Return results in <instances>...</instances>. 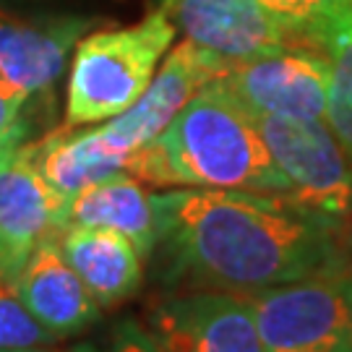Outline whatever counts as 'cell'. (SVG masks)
<instances>
[{
	"label": "cell",
	"mask_w": 352,
	"mask_h": 352,
	"mask_svg": "<svg viewBox=\"0 0 352 352\" xmlns=\"http://www.w3.org/2000/svg\"><path fill=\"white\" fill-rule=\"evenodd\" d=\"M305 45L327 50L329 39L352 21V0H258Z\"/></svg>",
	"instance_id": "obj_16"
},
{
	"label": "cell",
	"mask_w": 352,
	"mask_h": 352,
	"mask_svg": "<svg viewBox=\"0 0 352 352\" xmlns=\"http://www.w3.org/2000/svg\"><path fill=\"white\" fill-rule=\"evenodd\" d=\"M175 32L160 6L139 24L84 34L68 76L63 128L97 126L136 104L175 42Z\"/></svg>",
	"instance_id": "obj_3"
},
{
	"label": "cell",
	"mask_w": 352,
	"mask_h": 352,
	"mask_svg": "<svg viewBox=\"0 0 352 352\" xmlns=\"http://www.w3.org/2000/svg\"><path fill=\"white\" fill-rule=\"evenodd\" d=\"M58 245L102 311L128 302L144 285L146 258L115 230L68 225L58 232Z\"/></svg>",
	"instance_id": "obj_13"
},
{
	"label": "cell",
	"mask_w": 352,
	"mask_h": 352,
	"mask_svg": "<svg viewBox=\"0 0 352 352\" xmlns=\"http://www.w3.org/2000/svg\"><path fill=\"white\" fill-rule=\"evenodd\" d=\"M329 71L327 50L314 45H292L232 63L217 84L251 115L327 120Z\"/></svg>",
	"instance_id": "obj_6"
},
{
	"label": "cell",
	"mask_w": 352,
	"mask_h": 352,
	"mask_svg": "<svg viewBox=\"0 0 352 352\" xmlns=\"http://www.w3.org/2000/svg\"><path fill=\"white\" fill-rule=\"evenodd\" d=\"M19 146H21V144H16V141H6V144H0V167L11 162L13 154L19 151Z\"/></svg>",
	"instance_id": "obj_21"
},
{
	"label": "cell",
	"mask_w": 352,
	"mask_h": 352,
	"mask_svg": "<svg viewBox=\"0 0 352 352\" xmlns=\"http://www.w3.org/2000/svg\"><path fill=\"white\" fill-rule=\"evenodd\" d=\"M104 227L126 235L149 261L160 243V209L157 196L139 177L120 173L94 183L68 199L65 227Z\"/></svg>",
	"instance_id": "obj_14"
},
{
	"label": "cell",
	"mask_w": 352,
	"mask_h": 352,
	"mask_svg": "<svg viewBox=\"0 0 352 352\" xmlns=\"http://www.w3.org/2000/svg\"><path fill=\"white\" fill-rule=\"evenodd\" d=\"M154 196V253L160 279L173 289L245 295L352 264L337 230L279 196L222 188H167Z\"/></svg>",
	"instance_id": "obj_1"
},
{
	"label": "cell",
	"mask_w": 352,
	"mask_h": 352,
	"mask_svg": "<svg viewBox=\"0 0 352 352\" xmlns=\"http://www.w3.org/2000/svg\"><path fill=\"white\" fill-rule=\"evenodd\" d=\"M58 337L47 331L24 305L16 279L0 277V350H32L52 347Z\"/></svg>",
	"instance_id": "obj_18"
},
{
	"label": "cell",
	"mask_w": 352,
	"mask_h": 352,
	"mask_svg": "<svg viewBox=\"0 0 352 352\" xmlns=\"http://www.w3.org/2000/svg\"><path fill=\"white\" fill-rule=\"evenodd\" d=\"M230 65L232 60L186 39L167 55V60L149 81L146 91L136 100V104H131L126 113L104 120L102 128L107 131L118 149L133 154L157 139L186 107V102L206 84L222 78Z\"/></svg>",
	"instance_id": "obj_8"
},
{
	"label": "cell",
	"mask_w": 352,
	"mask_h": 352,
	"mask_svg": "<svg viewBox=\"0 0 352 352\" xmlns=\"http://www.w3.org/2000/svg\"><path fill=\"white\" fill-rule=\"evenodd\" d=\"M32 100L21 89H16L0 76V144L16 141L24 144L29 133V123L24 120L26 102Z\"/></svg>",
	"instance_id": "obj_20"
},
{
	"label": "cell",
	"mask_w": 352,
	"mask_h": 352,
	"mask_svg": "<svg viewBox=\"0 0 352 352\" xmlns=\"http://www.w3.org/2000/svg\"><path fill=\"white\" fill-rule=\"evenodd\" d=\"M243 298L269 352H352V264Z\"/></svg>",
	"instance_id": "obj_4"
},
{
	"label": "cell",
	"mask_w": 352,
	"mask_h": 352,
	"mask_svg": "<svg viewBox=\"0 0 352 352\" xmlns=\"http://www.w3.org/2000/svg\"><path fill=\"white\" fill-rule=\"evenodd\" d=\"M327 55L331 68L327 123L352 157V21L329 39Z\"/></svg>",
	"instance_id": "obj_17"
},
{
	"label": "cell",
	"mask_w": 352,
	"mask_h": 352,
	"mask_svg": "<svg viewBox=\"0 0 352 352\" xmlns=\"http://www.w3.org/2000/svg\"><path fill=\"white\" fill-rule=\"evenodd\" d=\"M89 26L78 16L24 21L0 13V76L29 97L50 91Z\"/></svg>",
	"instance_id": "obj_12"
},
{
	"label": "cell",
	"mask_w": 352,
	"mask_h": 352,
	"mask_svg": "<svg viewBox=\"0 0 352 352\" xmlns=\"http://www.w3.org/2000/svg\"><path fill=\"white\" fill-rule=\"evenodd\" d=\"M164 352H269L248 300L225 289H175L141 321Z\"/></svg>",
	"instance_id": "obj_7"
},
{
	"label": "cell",
	"mask_w": 352,
	"mask_h": 352,
	"mask_svg": "<svg viewBox=\"0 0 352 352\" xmlns=\"http://www.w3.org/2000/svg\"><path fill=\"white\" fill-rule=\"evenodd\" d=\"M0 277H3V274H0Z\"/></svg>",
	"instance_id": "obj_24"
},
{
	"label": "cell",
	"mask_w": 352,
	"mask_h": 352,
	"mask_svg": "<svg viewBox=\"0 0 352 352\" xmlns=\"http://www.w3.org/2000/svg\"><path fill=\"white\" fill-rule=\"evenodd\" d=\"M29 151L42 177L65 199H74L76 193L107 177L128 173L133 157L118 149L100 123L87 131L63 128L37 144H29Z\"/></svg>",
	"instance_id": "obj_15"
},
{
	"label": "cell",
	"mask_w": 352,
	"mask_h": 352,
	"mask_svg": "<svg viewBox=\"0 0 352 352\" xmlns=\"http://www.w3.org/2000/svg\"><path fill=\"white\" fill-rule=\"evenodd\" d=\"M128 175L157 188L287 196L256 118L217 81L196 91L157 139L133 151Z\"/></svg>",
	"instance_id": "obj_2"
},
{
	"label": "cell",
	"mask_w": 352,
	"mask_h": 352,
	"mask_svg": "<svg viewBox=\"0 0 352 352\" xmlns=\"http://www.w3.org/2000/svg\"><path fill=\"white\" fill-rule=\"evenodd\" d=\"M253 118L287 183L285 201L342 235L352 222V157L327 120Z\"/></svg>",
	"instance_id": "obj_5"
},
{
	"label": "cell",
	"mask_w": 352,
	"mask_h": 352,
	"mask_svg": "<svg viewBox=\"0 0 352 352\" xmlns=\"http://www.w3.org/2000/svg\"><path fill=\"white\" fill-rule=\"evenodd\" d=\"M16 289L29 314L58 340H68L100 321L102 308L65 261L58 235L39 243L16 274Z\"/></svg>",
	"instance_id": "obj_11"
},
{
	"label": "cell",
	"mask_w": 352,
	"mask_h": 352,
	"mask_svg": "<svg viewBox=\"0 0 352 352\" xmlns=\"http://www.w3.org/2000/svg\"><path fill=\"white\" fill-rule=\"evenodd\" d=\"M68 199L42 177L29 144L0 167V274L21 272L29 253L65 227Z\"/></svg>",
	"instance_id": "obj_10"
},
{
	"label": "cell",
	"mask_w": 352,
	"mask_h": 352,
	"mask_svg": "<svg viewBox=\"0 0 352 352\" xmlns=\"http://www.w3.org/2000/svg\"><path fill=\"white\" fill-rule=\"evenodd\" d=\"M65 352H164L154 337H151L146 327L133 318H123L118 321L110 331V337L104 344H76Z\"/></svg>",
	"instance_id": "obj_19"
},
{
	"label": "cell",
	"mask_w": 352,
	"mask_h": 352,
	"mask_svg": "<svg viewBox=\"0 0 352 352\" xmlns=\"http://www.w3.org/2000/svg\"><path fill=\"white\" fill-rule=\"evenodd\" d=\"M0 352H55V350L52 347H32V350H0Z\"/></svg>",
	"instance_id": "obj_22"
},
{
	"label": "cell",
	"mask_w": 352,
	"mask_h": 352,
	"mask_svg": "<svg viewBox=\"0 0 352 352\" xmlns=\"http://www.w3.org/2000/svg\"><path fill=\"white\" fill-rule=\"evenodd\" d=\"M344 240H347V251L352 253V222L344 227Z\"/></svg>",
	"instance_id": "obj_23"
},
{
	"label": "cell",
	"mask_w": 352,
	"mask_h": 352,
	"mask_svg": "<svg viewBox=\"0 0 352 352\" xmlns=\"http://www.w3.org/2000/svg\"><path fill=\"white\" fill-rule=\"evenodd\" d=\"M162 8L188 42L232 63L305 45L258 0H162Z\"/></svg>",
	"instance_id": "obj_9"
}]
</instances>
